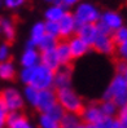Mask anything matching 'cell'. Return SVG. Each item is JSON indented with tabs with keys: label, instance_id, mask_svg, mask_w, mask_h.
<instances>
[{
	"label": "cell",
	"instance_id": "obj_1",
	"mask_svg": "<svg viewBox=\"0 0 127 128\" xmlns=\"http://www.w3.org/2000/svg\"><path fill=\"white\" fill-rule=\"evenodd\" d=\"M20 76H21V80L25 83V86H31L42 91V89H51L53 87L55 71L38 64L36 66L24 69L21 71Z\"/></svg>",
	"mask_w": 127,
	"mask_h": 128
},
{
	"label": "cell",
	"instance_id": "obj_2",
	"mask_svg": "<svg viewBox=\"0 0 127 128\" xmlns=\"http://www.w3.org/2000/svg\"><path fill=\"white\" fill-rule=\"evenodd\" d=\"M102 101H113L118 109L127 105V80L123 75L115 74L102 94Z\"/></svg>",
	"mask_w": 127,
	"mask_h": 128
},
{
	"label": "cell",
	"instance_id": "obj_3",
	"mask_svg": "<svg viewBox=\"0 0 127 128\" xmlns=\"http://www.w3.org/2000/svg\"><path fill=\"white\" fill-rule=\"evenodd\" d=\"M56 97H57V104L61 106L66 112L70 114L79 115L83 112L84 109V102L82 100V97L74 91L73 88H62L56 91Z\"/></svg>",
	"mask_w": 127,
	"mask_h": 128
},
{
	"label": "cell",
	"instance_id": "obj_4",
	"mask_svg": "<svg viewBox=\"0 0 127 128\" xmlns=\"http://www.w3.org/2000/svg\"><path fill=\"white\" fill-rule=\"evenodd\" d=\"M75 18L77 25H87V24H96L100 20V12L96 6L91 3H78L75 6V10L73 13Z\"/></svg>",
	"mask_w": 127,
	"mask_h": 128
},
{
	"label": "cell",
	"instance_id": "obj_5",
	"mask_svg": "<svg viewBox=\"0 0 127 128\" xmlns=\"http://www.w3.org/2000/svg\"><path fill=\"white\" fill-rule=\"evenodd\" d=\"M0 101L4 104L7 110L9 111H20L24 108V97L14 88H5L0 92Z\"/></svg>",
	"mask_w": 127,
	"mask_h": 128
},
{
	"label": "cell",
	"instance_id": "obj_6",
	"mask_svg": "<svg viewBox=\"0 0 127 128\" xmlns=\"http://www.w3.org/2000/svg\"><path fill=\"white\" fill-rule=\"evenodd\" d=\"M71 76H73L71 65L60 66L55 71V78H53V87L56 91L62 88H69L71 84Z\"/></svg>",
	"mask_w": 127,
	"mask_h": 128
},
{
	"label": "cell",
	"instance_id": "obj_7",
	"mask_svg": "<svg viewBox=\"0 0 127 128\" xmlns=\"http://www.w3.org/2000/svg\"><path fill=\"white\" fill-rule=\"evenodd\" d=\"M77 22L74 18L73 13L66 12L64 17L58 21V28H60V38L61 39H70L77 31Z\"/></svg>",
	"mask_w": 127,
	"mask_h": 128
},
{
	"label": "cell",
	"instance_id": "obj_8",
	"mask_svg": "<svg viewBox=\"0 0 127 128\" xmlns=\"http://www.w3.org/2000/svg\"><path fill=\"white\" fill-rule=\"evenodd\" d=\"M57 104V97H56V91L53 89H42L39 91L38 101H36L35 108L40 111V114L47 112L53 105Z\"/></svg>",
	"mask_w": 127,
	"mask_h": 128
},
{
	"label": "cell",
	"instance_id": "obj_9",
	"mask_svg": "<svg viewBox=\"0 0 127 128\" xmlns=\"http://www.w3.org/2000/svg\"><path fill=\"white\" fill-rule=\"evenodd\" d=\"M91 48H93L96 52L102 53V54H113L115 52L117 46H115L111 35L97 34V36H96V39H95Z\"/></svg>",
	"mask_w": 127,
	"mask_h": 128
},
{
	"label": "cell",
	"instance_id": "obj_10",
	"mask_svg": "<svg viewBox=\"0 0 127 128\" xmlns=\"http://www.w3.org/2000/svg\"><path fill=\"white\" fill-rule=\"evenodd\" d=\"M102 118H104V115H102V112L100 110L99 102H93V104L86 105L84 109H83V112L80 114L82 123L91 124V126L97 124Z\"/></svg>",
	"mask_w": 127,
	"mask_h": 128
},
{
	"label": "cell",
	"instance_id": "obj_11",
	"mask_svg": "<svg viewBox=\"0 0 127 128\" xmlns=\"http://www.w3.org/2000/svg\"><path fill=\"white\" fill-rule=\"evenodd\" d=\"M97 28H96V24H87V25H80L77 27L75 35L82 39L86 44H88L89 47H92V44L97 36Z\"/></svg>",
	"mask_w": 127,
	"mask_h": 128
},
{
	"label": "cell",
	"instance_id": "obj_12",
	"mask_svg": "<svg viewBox=\"0 0 127 128\" xmlns=\"http://www.w3.org/2000/svg\"><path fill=\"white\" fill-rule=\"evenodd\" d=\"M100 22H102L111 32H114L115 30L121 28L123 26V20L122 17L119 16L117 12L113 10H108V12H104L102 14H100Z\"/></svg>",
	"mask_w": 127,
	"mask_h": 128
},
{
	"label": "cell",
	"instance_id": "obj_13",
	"mask_svg": "<svg viewBox=\"0 0 127 128\" xmlns=\"http://www.w3.org/2000/svg\"><path fill=\"white\" fill-rule=\"evenodd\" d=\"M68 44H69V49H70V53H71V58H79L82 56H84L87 52L89 50L88 44H86L82 39L75 35V36H71L70 39H68Z\"/></svg>",
	"mask_w": 127,
	"mask_h": 128
},
{
	"label": "cell",
	"instance_id": "obj_14",
	"mask_svg": "<svg viewBox=\"0 0 127 128\" xmlns=\"http://www.w3.org/2000/svg\"><path fill=\"white\" fill-rule=\"evenodd\" d=\"M40 53V65L46 66L47 69L52 70V71H56L61 64H60V60L57 57V53H56V49H49V50H43V52H39Z\"/></svg>",
	"mask_w": 127,
	"mask_h": 128
},
{
	"label": "cell",
	"instance_id": "obj_15",
	"mask_svg": "<svg viewBox=\"0 0 127 128\" xmlns=\"http://www.w3.org/2000/svg\"><path fill=\"white\" fill-rule=\"evenodd\" d=\"M39 62H40V53L36 50V48L26 47V49L21 56V65L24 66V69L36 66Z\"/></svg>",
	"mask_w": 127,
	"mask_h": 128
},
{
	"label": "cell",
	"instance_id": "obj_16",
	"mask_svg": "<svg viewBox=\"0 0 127 128\" xmlns=\"http://www.w3.org/2000/svg\"><path fill=\"white\" fill-rule=\"evenodd\" d=\"M55 49H56V53H57V57L60 60L61 66L71 65L73 58H71V53H70V49H69L68 40H58Z\"/></svg>",
	"mask_w": 127,
	"mask_h": 128
},
{
	"label": "cell",
	"instance_id": "obj_17",
	"mask_svg": "<svg viewBox=\"0 0 127 128\" xmlns=\"http://www.w3.org/2000/svg\"><path fill=\"white\" fill-rule=\"evenodd\" d=\"M46 35V30H44V22H36L31 27L30 31V40L27 42V47L36 48L39 46V43Z\"/></svg>",
	"mask_w": 127,
	"mask_h": 128
},
{
	"label": "cell",
	"instance_id": "obj_18",
	"mask_svg": "<svg viewBox=\"0 0 127 128\" xmlns=\"http://www.w3.org/2000/svg\"><path fill=\"white\" fill-rule=\"evenodd\" d=\"M0 32L8 43H12L16 38V27L11 18H0Z\"/></svg>",
	"mask_w": 127,
	"mask_h": 128
},
{
	"label": "cell",
	"instance_id": "obj_19",
	"mask_svg": "<svg viewBox=\"0 0 127 128\" xmlns=\"http://www.w3.org/2000/svg\"><path fill=\"white\" fill-rule=\"evenodd\" d=\"M66 13V9L61 4H52L44 13V17L49 22H58Z\"/></svg>",
	"mask_w": 127,
	"mask_h": 128
},
{
	"label": "cell",
	"instance_id": "obj_20",
	"mask_svg": "<svg viewBox=\"0 0 127 128\" xmlns=\"http://www.w3.org/2000/svg\"><path fill=\"white\" fill-rule=\"evenodd\" d=\"M80 124H82L80 116L75 114H70V112H65L62 119L60 120L61 128H78Z\"/></svg>",
	"mask_w": 127,
	"mask_h": 128
},
{
	"label": "cell",
	"instance_id": "obj_21",
	"mask_svg": "<svg viewBox=\"0 0 127 128\" xmlns=\"http://www.w3.org/2000/svg\"><path fill=\"white\" fill-rule=\"evenodd\" d=\"M16 76V67L11 61H5L0 64V79L13 80Z\"/></svg>",
	"mask_w": 127,
	"mask_h": 128
},
{
	"label": "cell",
	"instance_id": "obj_22",
	"mask_svg": "<svg viewBox=\"0 0 127 128\" xmlns=\"http://www.w3.org/2000/svg\"><path fill=\"white\" fill-rule=\"evenodd\" d=\"M99 106H100L102 115L104 116H110V118H114L118 114V110H119L113 101H101L99 104Z\"/></svg>",
	"mask_w": 127,
	"mask_h": 128
},
{
	"label": "cell",
	"instance_id": "obj_23",
	"mask_svg": "<svg viewBox=\"0 0 127 128\" xmlns=\"http://www.w3.org/2000/svg\"><path fill=\"white\" fill-rule=\"evenodd\" d=\"M38 96H39V89H36L35 87H31V86H26L25 89H24V97L26 98V101L33 105L35 108L36 105V101H38Z\"/></svg>",
	"mask_w": 127,
	"mask_h": 128
},
{
	"label": "cell",
	"instance_id": "obj_24",
	"mask_svg": "<svg viewBox=\"0 0 127 128\" xmlns=\"http://www.w3.org/2000/svg\"><path fill=\"white\" fill-rule=\"evenodd\" d=\"M57 43H58V39H56V38L53 36H49V35H44V38L42 39V42L39 43V46L36 47V48H39L40 52L43 50H49V49H55L56 46H57Z\"/></svg>",
	"mask_w": 127,
	"mask_h": 128
},
{
	"label": "cell",
	"instance_id": "obj_25",
	"mask_svg": "<svg viewBox=\"0 0 127 128\" xmlns=\"http://www.w3.org/2000/svg\"><path fill=\"white\" fill-rule=\"evenodd\" d=\"M39 126L40 128H61L60 122L55 120L47 114H40L39 115Z\"/></svg>",
	"mask_w": 127,
	"mask_h": 128
},
{
	"label": "cell",
	"instance_id": "obj_26",
	"mask_svg": "<svg viewBox=\"0 0 127 128\" xmlns=\"http://www.w3.org/2000/svg\"><path fill=\"white\" fill-rule=\"evenodd\" d=\"M95 128H121V124L117 120V118L104 116L97 124H95Z\"/></svg>",
	"mask_w": 127,
	"mask_h": 128
},
{
	"label": "cell",
	"instance_id": "obj_27",
	"mask_svg": "<svg viewBox=\"0 0 127 128\" xmlns=\"http://www.w3.org/2000/svg\"><path fill=\"white\" fill-rule=\"evenodd\" d=\"M44 30H46V34L49 36H53L56 39L60 38V28H58V22H49L46 21L44 22Z\"/></svg>",
	"mask_w": 127,
	"mask_h": 128
},
{
	"label": "cell",
	"instance_id": "obj_28",
	"mask_svg": "<svg viewBox=\"0 0 127 128\" xmlns=\"http://www.w3.org/2000/svg\"><path fill=\"white\" fill-rule=\"evenodd\" d=\"M65 110L60 106L58 104H56V105H53L47 112H44V114H47V115H49L51 118H53L55 120H57V122H60V120L62 119V116L65 115Z\"/></svg>",
	"mask_w": 127,
	"mask_h": 128
},
{
	"label": "cell",
	"instance_id": "obj_29",
	"mask_svg": "<svg viewBox=\"0 0 127 128\" xmlns=\"http://www.w3.org/2000/svg\"><path fill=\"white\" fill-rule=\"evenodd\" d=\"M111 38H113L115 46H118V44L126 42V40H127V27L122 26L121 28L115 30V31L111 34Z\"/></svg>",
	"mask_w": 127,
	"mask_h": 128
},
{
	"label": "cell",
	"instance_id": "obj_30",
	"mask_svg": "<svg viewBox=\"0 0 127 128\" xmlns=\"http://www.w3.org/2000/svg\"><path fill=\"white\" fill-rule=\"evenodd\" d=\"M8 128H33V127H31V124H30V122L27 120L26 116L21 115L16 122H13L12 124H9Z\"/></svg>",
	"mask_w": 127,
	"mask_h": 128
},
{
	"label": "cell",
	"instance_id": "obj_31",
	"mask_svg": "<svg viewBox=\"0 0 127 128\" xmlns=\"http://www.w3.org/2000/svg\"><path fill=\"white\" fill-rule=\"evenodd\" d=\"M11 58V49H9V44L8 43H3L0 44V64L9 61Z\"/></svg>",
	"mask_w": 127,
	"mask_h": 128
},
{
	"label": "cell",
	"instance_id": "obj_32",
	"mask_svg": "<svg viewBox=\"0 0 127 128\" xmlns=\"http://www.w3.org/2000/svg\"><path fill=\"white\" fill-rule=\"evenodd\" d=\"M117 120L119 122V124H121L122 128H127V105L118 110Z\"/></svg>",
	"mask_w": 127,
	"mask_h": 128
},
{
	"label": "cell",
	"instance_id": "obj_33",
	"mask_svg": "<svg viewBox=\"0 0 127 128\" xmlns=\"http://www.w3.org/2000/svg\"><path fill=\"white\" fill-rule=\"evenodd\" d=\"M26 2L27 0H4L3 4L8 9H17V8H21L22 5H25Z\"/></svg>",
	"mask_w": 127,
	"mask_h": 128
},
{
	"label": "cell",
	"instance_id": "obj_34",
	"mask_svg": "<svg viewBox=\"0 0 127 128\" xmlns=\"http://www.w3.org/2000/svg\"><path fill=\"white\" fill-rule=\"evenodd\" d=\"M115 50H117V53H118L119 60H123V61L127 62V40L123 42V43H121V44H118Z\"/></svg>",
	"mask_w": 127,
	"mask_h": 128
},
{
	"label": "cell",
	"instance_id": "obj_35",
	"mask_svg": "<svg viewBox=\"0 0 127 128\" xmlns=\"http://www.w3.org/2000/svg\"><path fill=\"white\" fill-rule=\"evenodd\" d=\"M7 114H8V110L4 106V104L0 101V128H4L5 123H7Z\"/></svg>",
	"mask_w": 127,
	"mask_h": 128
},
{
	"label": "cell",
	"instance_id": "obj_36",
	"mask_svg": "<svg viewBox=\"0 0 127 128\" xmlns=\"http://www.w3.org/2000/svg\"><path fill=\"white\" fill-rule=\"evenodd\" d=\"M80 0H58V4H61L64 8H68V6H73L77 5Z\"/></svg>",
	"mask_w": 127,
	"mask_h": 128
},
{
	"label": "cell",
	"instance_id": "obj_37",
	"mask_svg": "<svg viewBox=\"0 0 127 128\" xmlns=\"http://www.w3.org/2000/svg\"><path fill=\"white\" fill-rule=\"evenodd\" d=\"M78 128H95V126H91V124H86V123H82Z\"/></svg>",
	"mask_w": 127,
	"mask_h": 128
},
{
	"label": "cell",
	"instance_id": "obj_38",
	"mask_svg": "<svg viewBox=\"0 0 127 128\" xmlns=\"http://www.w3.org/2000/svg\"><path fill=\"white\" fill-rule=\"evenodd\" d=\"M47 3H52V4H58V0H46Z\"/></svg>",
	"mask_w": 127,
	"mask_h": 128
},
{
	"label": "cell",
	"instance_id": "obj_39",
	"mask_svg": "<svg viewBox=\"0 0 127 128\" xmlns=\"http://www.w3.org/2000/svg\"><path fill=\"white\" fill-rule=\"evenodd\" d=\"M122 75H123V78H124V79L127 80V67H126V70L123 71V74H122Z\"/></svg>",
	"mask_w": 127,
	"mask_h": 128
},
{
	"label": "cell",
	"instance_id": "obj_40",
	"mask_svg": "<svg viewBox=\"0 0 127 128\" xmlns=\"http://www.w3.org/2000/svg\"><path fill=\"white\" fill-rule=\"evenodd\" d=\"M2 5H3V2H2V0H0V8H2Z\"/></svg>",
	"mask_w": 127,
	"mask_h": 128
},
{
	"label": "cell",
	"instance_id": "obj_41",
	"mask_svg": "<svg viewBox=\"0 0 127 128\" xmlns=\"http://www.w3.org/2000/svg\"><path fill=\"white\" fill-rule=\"evenodd\" d=\"M2 2H4V0H2Z\"/></svg>",
	"mask_w": 127,
	"mask_h": 128
},
{
	"label": "cell",
	"instance_id": "obj_42",
	"mask_svg": "<svg viewBox=\"0 0 127 128\" xmlns=\"http://www.w3.org/2000/svg\"><path fill=\"white\" fill-rule=\"evenodd\" d=\"M121 128H122V127H121Z\"/></svg>",
	"mask_w": 127,
	"mask_h": 128
}]
</instances>
